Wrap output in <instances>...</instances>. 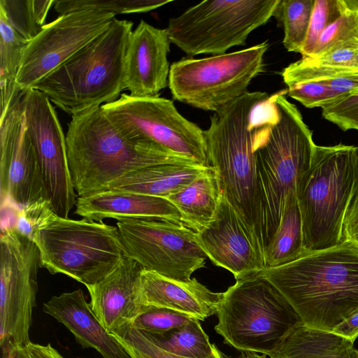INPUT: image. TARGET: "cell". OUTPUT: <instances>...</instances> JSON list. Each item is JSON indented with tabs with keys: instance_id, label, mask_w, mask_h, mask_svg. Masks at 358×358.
<instances>
[{
	"instance_id": "6da1fadb",
	"label": "cell",
	"mask_w": 358,
	"mask_h": 358,
	"mask_svg": "<svg viewBox=\"0 0 358 358\" xmlns=\"http://www.w3.org/2000/svg\"><path fill=\"white\" fill-rule=\"evenodd\" d=\"M287 90L259 103L254 113L256 154L255 235L264 254L276 232L289 193L310 166L313 132Z\"/></svg>"
},
{
	"instance_id": "7a4b0ae2",
	"label": "cell",
	"mask_w": 358,
	"mask_h": 358,
	"mask_svg": "<svg viewBox=\"0 0 358 358\" xmlns=\"http://www.w3.org/2000/svg\"><path fill=\"white\" fill-rule=\"evenodd\" d=\"M261 272L309 327L332 331L358 311V251L348 243Z\"/></svg>"
},
{
	"instance_id": "3957f363",
	"label": "cell",
	"mask_w": 358,
	"mask_h": 358,
	"mask_svg": "<svg viewBox=\"0 0 358 358\" xmlns=\"http://www.w3.org/2000/svg\"><path fill=\"white\" fill-rule=\"evenodd\" d=\"M66 142L78 196L101 191L112 182L148 166L196 164L149 138L121 131L101 107L72 116Z\"/></svg>"
},
{
	"instance_id": "277c9868",
	"label": "cell",
	"mask_w": 358,
	"mask_h": 358,
	"mask_svg": "<svg viewBox=\"0 0 358 358\" xmlns=\"http://www.w3.org/2000/svg\"><path fill=\"white\" fill-rule=\"evenodd\" d=\"M133 22L114 18L33 89L73 116L115 101L126 89L125 62Z\"/></svg>"
},
{
	"instance_id": "5b68a950",
	"label": "cell",
	"mask_w": 358,
	"mask_h": 358,
	"mask_svg": "<svg viewBox=\"0 0 358 358\" xmlns=\"http://www.w3.org/2000/svg\"><path fill=\"white\" fill-rule=\"evenodd\" d=\"M357 184V147L316 145L310 166L296 186L307 253L342 243L343 220Z\"/></svg>"
},
{
	"instance_id": "8992f818",
	"label": "cell",
	"mask_w": 358,
	"mask_h": 358,
	"mask_svg": "<svg viewBox=\"0 0 358 358\" xmlns=\"http://www.w3.org/2000/svg\"><path fill=\"white\" fill-rule=\"evenodd\" d=\"M268 97L261 92L243 94L215 112L210 127L204 131L210 165L219 177L222 194L255 235L254 113L257 105Z\"/></svg>"
},
{
	"instance_id": "52a82bcc",
	"label": "cell",
	"mask_w": 358,
	"mask_h": 358,
	"mask_svg": "<svg viewBox=\"0 0 358 358\" xmlns=\"http://www.w3.org/2000/svg\"><path fill=\"white\" fill-rule=\"evenodd\" d=\"M215 331L243 352L271 354L301 322L282 294L262 274L238 280L223 292Z\"/></svg>"
},
{
	"instance_id": "ba28073f",
	"label": "cell",
	"mask_w": 358,
	"mask_h": 358,
	"mask_svg": "<svg viewBox=\"0 0 358 358\" xmlns=\"http://www.w3.org/2000/svg\"><path fill=\"white\" fill-rule=\"evenodd\" d=\"M32 240L39 249L41 267L85 286L110 273L125 256L117 227L85 218L56 215L36 231Z\"/></svg>"
},
{
	"instance_id": "9c48e42d",
	"label": "cell",
	"mask_w": 358,
	"mask_h": 358,
	"mask_svg": "<svg viewBox=\"0 0 358 358\" xmlns=\"http://www.w3.org/2000/svg\"><path fill=\"white\" fill-rule=\"evenodd\" d=\"M280 0H206L169 20L171 43L189 57L224 55L245 45L250 34L274 15Z\"/></svg>"
},
{
	"instance_id": "30bf717a",
	"label": "cell",
	"mask_w": 358,
	"mask_h": 358,
	"mask_svg": "<svg viewBox=\"0 0 358 358\" xmlns=\"http://www.w3.org/2000/svg\"><path fill=\"white\" fill-rule=\"evenodd\" d=\"M266 41L239 51L203 59H182L170 66L173 98L214 113L248 92L252 79L264 71Z\"/></svg>"
},
{
	"instance_id": "8fae6325",
	"label": "cell",
	"mask_w": 358,
	"mask_h": 358,
	"mask_svg": "<svg viewBox=\"0 0 358 358\" xmlns=\"http://www.w3.org/2000/svg\"><path fill=\"white\" fill-rule=\"evenodd\" d=\"M41 267L36 243L15 226L3 229L0 238V347L26 348Z\"/></svg>"
},
{
	"instance_id": "7c38bea8",
	"label": "cell",
	"mask_w": 358,
	"mask_h": 358,
	"mask_svg": "<svg viewBox=\"0 0 358 358\" xmlns=\"http://www.w3.org/2000/svg\"><path fill=\"white\" fill-rule=\"evenodd\" d=\"M116 225L125 256L145 270L187 281L204 267L208 257L196 231L184 223L164 218H125Z\"/></svg>"
},
{
	"instance_id": "4fadbf2b",
	"label": "cell",
	"mask_w": 358,
	"mask_h": 358,
	"mask_svg": "<svg viewBox=\"0 0 358 358\" xmlns=\"http://www.w3.org/2000/svg\"><path fill=\"white\" fill-rule=\"evenodd\" d=\"M101 108L127 134L149 138L197 164L210 166L204 131L180 115L172 101L122 93Z\"/></svg>"
},
{
	"instance_id": "5bb4252c",
	"label": "cell",
	"mask_w": 358,
	"mask_h": 358,
	"mask_svg": "<svg viewBox=\"0 0 358 358\" xmlns=\"http://www.w3.org/2000/svg\"><path fill=\"white\" fill-rule=\"evenodd\" d=\"M22 106L27 136L39 165L48 200L55 213L68 218L76 203L69 169L66 136L48 96L41 91H23Z\"/></svg>"
},
{
	"instance_id": "9a60e30c",
	"label": "cell",
	"mask_w": 358,
	"mask_h": 358,
	"mask_svg": "<svg viewBox=\"0 0 358 358\" xmlns=\"http://www.w3.org/2000/svg\"><path fill=\"white\" fill-rule=\"evenodd\" d=\"M115 15L99 10H80L60 15L46 24L28 42L16 83L22 91L33 89L79 50L101 33Z\"/></svg>"
},
{
	"instance_id": "2e32d148",
	"label": "cell",
	"mask_w": 358,
	"mask_h": 358,
	"mask_svg": "<svg viewBox=\"0 0 358 358\" xmlns=\"http://www.w3.org/2000/svg\"><path fill=\"white\" fill-rule=\"evenodd\" d=\"M23 91L17 92L0 118V192L21 209L47 199L32 144L27 136L22 106Z\"/></svg>"
},
{
	"instance_id": "e0dca14e",
	"label": "cell",
	"mask_w": 358,
	"mask_h": 358,
	"mask_svg": "<svg viewBox=\"0 0 358 358\" xmlns=\"http://www.w3.org/2000/svg\"><path fill=\"white\" fill-rule=\"evenodd\" d=\"M196 236L207 257L231 272L236 280L254 275L264 268V254L257 237L223 194L214 217Z\"/></svg>"
},
{
	"instance_id": "ac0fdd59",
	"label": "cell",
	"mask_w": 358,
	"mask_h": 358,
	"mask_svg": "<svg viewBox=\"0 0 358 358\" xmlns=\"http://www.w3.org/2000/svg\"><path fill=\"white\" fill-rule=\"evenodd\" d=\"M170 44L166 29L141 20L131 34L126 55L125 83L130 95L158 96L169 86Z\"/></svg>"
},
{
	"instance_id": "d6986e66",
	"label": "cell",
	"mask_w": 358,
	"mask_h": 358,
	"mask_svg": "<svg viewBox=\"0 0 358 358\" xmlns=\"http://www.w3.org/2000/svg\"><path fill=\"white\" fill-rule=\"evenodd\" d=\"M142 266L124 256L118 266L96 283L86 286L94 313L109 333L131 325L142 312L137 294Z\"/></svg>"
},
{
	"instance_id": "ffe728a7",
	"label": "cell",
	"mask_w": 358,
	"mask_h": 358,
	"mask_svg": "<svg viewBox=\"0 0 358 358\" xmlns=\"http://www.w3.org/2000/svg\"><path fill=\"white\" fill-rule=\"evenodd\" d=\"M222 296L196 278L174 280L143 268L137 294L141 306L166 308L201 321L217 313Z\"/></svg>"
},
{
	"instance_id": "44dd1931",
	"label": "cell",
	"mask_w": 358,
	"mask_h": 358,
	"mask_svg": "<svg viewBox=\"0 0 358 358\" xmlns=\"http://www.w3.org/2000/svg\"><path fill=\"white\" fill-rule=\"evenodd\" d=\"M43 311L62 323L83 348H92L103 358H132L96 317L81 289L52 296Z\"/></svg>"
},
{
	"instance_id": "7402d4cb",
	"label": "cell",
	"mask_w": 358,
	"mask_h": 358,
	"mask_svg": "<svg viewBox=\"0 0 358 358\" xmlns=\"http://www.w3.org/2000/svg\"><path fill=\"white\" fill-rule=\"evenodd\" d=\"M75 213L88 220L106 218H164L184 223L180 211L167 199L148 194L103 190L78 196Z\"/></svg>"
},
{
	"instance_id": "603a6c76",
	"label": "cell",
	"mask_w": 358,
	"mask_h": 358,
	"mask_svg": "<svg viewBox=\"0 0 358 358\" xmlns=\"http://www.w3.org/2000/svg\"><path fill=\"white\" fill-rule=\"evenodd\" d=\"M212 168L196 164L153 165L130 173L101 191L129 192L166 199Z\"/></svg>"
},
{
	"instance_id": "cb8c5ba5",
	"label": "cell",
	"mask_w": 358,
	"mask_h": 358,
	"mask_svg": "<svg viewBox=\"0 0 358 358\" xmlns=\"http://www.w3.org/2000/svg\"><path fill=\"white\" fill-rule=\"evenodd\" d=\"M353 341L302 322L281 341L271 358H355Z\"/></svg>"
},
{
	"instance_id": "d4e9b609",
	"label": "cell",
	"mask_w": 358,
	"mask_h": 358,
	"mask_svg": "<svg viewBox=\"0 0 358 358\" xmlns=\"http://www.w3.org/2000/svg\"><path fill=\"white\" fill-rule=\"evenodd\" d=\"M222 195L220 179L213 167L166 199L180 211L184 224L198 232L214 217Z\"/></svg>"
},
{
	"instance_id": "484cf974",
	"label": "cell",
	"mask_w": 358,
	"mask_h": 358,
	"mask_svg": "<svg viewBox=\"0 0 358 358\" xmlns=\"http://www.w3.org/2000/svg\"><path fill=\"white\" fill-rule=\"evenodd\" d=\"M354 72H358V46L338 48L314 57H302L285 67L281 76L289 87Z\"/></svg>"
},
{
	"instance_id": "4316f807",
	"label": "cell",
	"mask_w": 358,
	"mask_h": 358,
	"mask_svg": "<svg viewBox=\"0 0 358 358\" xmlns=\"http://www.w3.org/2000/svg\"><path fill=\"white\" fill-rule=\"evenodd\" d=\"M306 254L301 212L296 190H292L287 197L279 227L264 250V268L289 264Z\"/></svg>"
},
{
	"instance_id": "83f0119b",
	"label": "cell",
	"mask_w": 358,
	"mask_h": 358,
	"mask_svg": "<svg viewBox=\"0 0 358 358\" xmlns=\"http://www.w3.org/2000/svg\"><path fill=\"white\" fill-rule=\"evenodd\" d=\"M27 43L13 30L0 12V118L6 113L14 96L22 91L18 88L16 80Z\"/></svg>"
},
{
	"instance_id": "f1b7e54d",
	"label": "cell",
	"mask_w": 358,
	"mask_h": 358,
	"mask_svg": "<svg viewBox=\"0 0 358 358\" xmlns=\"http://www.w3.org/2000/svg\"><path fill=\"white\" fill-rule=\"evenodd\" d=\"M144 333L157 346L180 357L209 358L214 353L215 345L210 343L199 320L196 318L162 334Z\"/></svg>"
},
{
	"instance_id": "f546056e",
	"label": "cell",
	"mask_w": 358,
	"mask_h": 358,
	"mask_svg": "<svg viewBox=\"0 0 358 358\" xmlns=\"http://www.w3.org/2000/svg\"><path fill=\"white\" fill-rule=\"evenodd\" d=\"M55 0H0V12L13 30L27 42L45 25Z\"/></svg>"
},
{
	"instance_id": "4dcf8cb0",
	"label": "cell",
	"mask_w": 358,
	"mask_h": 358,
	"mask_svg": "<svg viewBox=\"0 0 358 358\" xmlns=\"http://www.w3.org/2000/svg\"><path fill=\"white\" fill-rule=\"evenodd\" d=\"M315 0H280L275 16L282 24V43L289 52L300 53L305 42Z\"/></svg>"
},
{
	"instance_id": "1f68e13d",
	"label": "cell",
	"mask_w": 358,
	"mask_h": 358,
	"mask_svg": "<svg viewBox=\"0 0 358 358\" xmlns=\"http://www.w3.org/2000/svg\"><path fill=\"white\" fill-rule=\"evenodd\" d=\"M171 0H55L54 9L60 15L80 10H99L116 14L147 13Z\"/></svg>"
},
{
	"instance_id": "d6a6232c",
	"label": "cell",
	"mask_w": 358,
	"mask_h": 358,
	"mask_svg": "<svg viewBox=\"0 0 358 358\" xmlns=\"http://www.w3.org/2000/svg\"><path fill=\"white\" fill-rule=\"evenodd\" d=\"M343 1L341 15L322 33L310 57L344 47L358 46V9L350 8Z\"/></svg>"
},
{
	"instance_id": "836d02e7",
	"label": "cell",
	"mask_w": 358,
	"mask_h": 358,
	"mask_svg": "<svg viewBox=\"0 0 358 358\" xmlns=\"http://www.w3.org/2000/svg\"><path fill=\"white\" fill-rule=\"evenodd\" d=\"M343 0H315L307 36L300 54L310 57L324 30L337 20L343 10Z\"/></svg>"
},
{
	"instance_id": "e575fe53",
	"label": "cell",
	"mask_w": 358,
	"mask_h": 358,
	"mask_svg": "<svg viewBox=\"0 0 358 358\" xmlns=\"http://www.w3.org/2000/svg\"><path fill=\"white\" fill-rule=\"evenodd\" d=\"M132 358H185L169 352L155 344L144 332L128 325L111 333ZM209 358H227L215 345Z\"/></svg>"
},
{
	"instance_id": "d590c367",
	"label": "cell",
	"mask_w": 358,
	"mask_h": 358,
	"mask_svg": "<svg viewBox=\"0 0 358 358\" xmlns=\"http://www.w3.org/2000/svg\"><path fill=\"white\" fill-rule=\"evenodd\" d=\"M193 317L163 308L144 306L131 326L150 334H162L182 327Z\"/></svg>"
},
{
	"instance_id": "8d00e7d4",
	"label": "cell",
	"mask_w": 358,
	"mask_h": 358,
	"mask_svg": "<svg viewBox=\"0 0 358 358\" xmlns=\"http://www.w3.org/2000/svg\"><path fill=\"white\" fill-rule=\"evenodd\" d=\"M288 96L306 108H323L345 96L315 81L299 83L287 87Z\"/></svg>"
},
{
	"instance_id": "74e56055",
	"label": "cell",
	"mask_w": 358,
	"mask_h": 358,
	"mask_svg": "<svg viewBox=\"0 0 358 358\" xmlns=\"http://www.w3.org/2000/svg\"><path fill=\"white\" fill-rule=\"evenodd\" d=\"M322 115L343 131H358V92L322 108Z\"/></svg>"
},
{
	"instance_id": "f35d334b",
	"label": "cell",
	"mask_w": 358,
	"mask_h": 358,
	"mask_svg": "<svg viewBox=\"0 0 358 358\" xmlns=\"http://www.w3.org/2000/svg\"><path fill=\"white\" fill-rule=\"evenodd\" d=\"M56 215L48 200H39L20 210L15 227L33 239L36 231Z\"/></svg>"
},
{
	"instance_id": "ab89813d",
	"label": "cell",
	"mask_w": 358,
	"mask_h": 358,
	"mask_svg": "<svg viewBox=\"0 0 358 358\" xmlns=\"http://www.w3.org/2000/svg\"><path fill=\"white\" fill-rule=\"evenodd\" d=\"M342 243L358 251V184L348 204L342 227Z\"/></svg>"
},
{
	"instance_id": "60d3db41",
	"label": "cell",
	"mask_w": 358,
	"mask_h": 358,
	"mask_svg": "<svg viewBox=\"0 0 358 358\" xmlns=\"http://www.w3.org/2000/svg\"><path fill=\"white\" fill-rule=\"evenodd\" d=\"M315 82L322 83L345 96L358 92V72Z\"/></svg>"
},
{
	"instance_id": "b9f144b4",
	"label": "cell",
	"mask_w": 358,
	"mask_h": 358,
	"mask_svg": "<svg viewBox=\"0 0 358 358\" xmlns=\"http://www.w3.org/2000/svg\"><path fill=\"white\" fill-rule=\"evenodd\" d=\"M332 331L355 342L358 338V311L341 323Z\"/></svg>"
},
{
	"instance_id": "7bdbcfd3",
	"label": "cell",
	"mask_w": 358,
	"mask_h": 358,
	"mask_svg": "<svg viewBox=\"0 0 358 358\" xmlns=\"http://www.w3.org/2000/svg\"><path fill=\"white\" fill-rule=\"evenodd\" d=\"M29 358H64V357L52 346L31 342L27 347Z\"/></svg>"
},
{
	"instance_id": "ee69618b",
	"label": "cell",
	"mask_w": 358,
	"mask_h": 358,
	"mask_svg": "<svg viewBox=\"0 0 358 358\" xmlns=\"http://www.w3.org/2000/svg\"><path fill=\"white\" fill-rule=\"evenodd\" d=\"M1 358H29L26 348L15 347L1 350Z\"/></svg>"
},
{
	"instance_id": "f6af8a7d",
	"label": "cell",
	"mask_w": 358,
	"mask_h": 358,
	"mask_svg": "<svg viewBox=\"0 0 358 358\" xmlns=\"http://www.w3.org/2000/svg\"><path fill=\"white\" fill-rule=\"evenodd\" d=\"M236 358H266V355H259L257 352H244Z\"/></svg>"
},
{
	"instance_id": "bcb514c9",
	"label": "cell",
	"mask_w": 358,
	"mask_h": 358,
	"mask_svg": "<svg viewBox=\"0 0 358 358\" xmlns=\"http://www.w3.org/2000/svg\"><path fill=\"white\" fill-rule=\"evenodd\" d=\"M344 1L348 7L358 9V0H344Z\"/></svg>"
},
{
	"instance_id": "7dc6e473",
	"label": "cell",
	"mask_w": 358,
	"mask_h": 358,
	"mask_svg": "<svg viewBox=\"0 0 358 358\" xmlns=\"http://www.w3.org/2000/svg\"><path fill=\"white\" fill-rule=\"evenodd\" d=\"M355 358H358V350H355Z\"/></svg>"
},
{
	"instance_id": "c3c4849f",
	"label": "cell",
	"mask_w": 358,
	"mask_h": 358,
	"mask_svg": "<svg viewBox=\"0 0 358 358\" xmlns=\"http://www.w3.org/2000/svg\"><path fill=\"white\" fill-rule=\"evenodd\" d=\"M357 156H358V147H357Z\"/></svg>"
}]
</instances>
